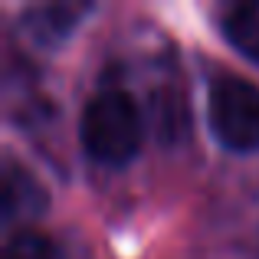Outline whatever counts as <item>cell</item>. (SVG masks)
I'll return each mask as SVG.
<instances>
[{"instance_id": "1", "label": "cell", "mask_w": 259, "mask_h": 259, "mask_svg": "<svg viewBox=\"0 0 259 259\" xmlns=\"http://www.w3.org/2000/svg\"><path fill=\"white\" fill-rule=\"evenodd\" d=\"M145 138V115L125 89H102L85 102L79 141L85 154L105 167H121L138 154Z\"/></svg>"}, {"instance_id": "4", "label": "cell", "mask_w": 259, "mask_h": 259, "mask_svg": "<svg viewBox=\"0 0 259 259\" xmlns=\"http://www.w3.org/2000/svg\"><path fill=\"white\" fill-rule=\"evenodd\" d=\"M46 203V194L17 161H4V181H0V207L7 220L39 213Z\"/></svg>"}, {"instance_id": "2", "label": "cell", "mask_w": 259, "mask_h": 259, "mask_svg": "<svg viewBox=\"0 0 259 259\" xmlns=\"http://www.w3.org/2000/svg\"><path fill=\"white\" fill-rule=\"evenodd\" d=\"M207 121L213 138L230 151L259 148V89L249 79L223 76L207 95Z\"/></svg>"}, {"instance_id": "3", "label": "cell", "mask_w": 259, "mask_h": 259, "mask_svg": "<svg viewBox=\"0 0 259 259\" xmlns=\"http://www.w3.org/2000/svg\"><path fill=\"white\" fill-rule=\"evenodd\" d=\"M85 4H39L26 7L20 26L36 46H59L63 39L72 36V30L79 26V20L85 17Z\"/></svg>"}, {"instance_id": "6", "label": "cell", "mask_w": 259, "mask_h": 259, "mask_svg": "<svg viewBox=\"0 0 259 259\" xmlns=\"http://www.w3.org/2000/svg\"><path fill=\"white\" fill-rule=\"evenodd\" d=\"M0 259H56V249L36 230H17L13 236H7Z\"/></svg>"}, {"instance_id": "5", "label": "cell", "mask_w": 259, "mask_h": 259, "mask_svg": "<svg viewBox=\"0 0 259 259\" xmlns=\"http://www.w3.org/2000/svg\"><path fill=\"white\" fill-rule=\"evenodd\" d=\"M220 30L233 50L259 63V0H243V4L227 7L220 17Z\"/></svg>"}]
</instances>
